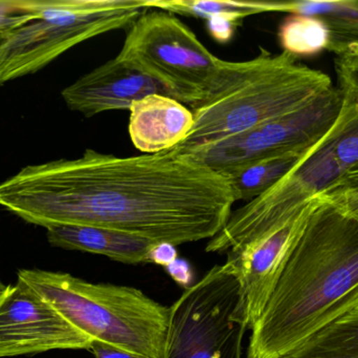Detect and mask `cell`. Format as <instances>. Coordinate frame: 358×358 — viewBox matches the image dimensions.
Instances as JSON below:
<instances>
[{
    "label": "cell",
    "instance_id": "obj_1",
    "mask_svg": "<svg viewBox=\"0 0 358 358\" xmlns=\"http://www.w3.org/2000/svg\"><path fill=\"white\" fill-rule=\"evenodd\" d=\"M235 203L227 176L172 151L86 149L25 166L0 184V206L29 224L102 227L174 246L214 237Z\"/></svg>",
    "mask_w": 358,
    "mask_h": 358
},
{
    "label": "cell",
    "instance_id": "obj_2",
    "mask_svg": "<svg viewBox=\"0 0 358 358\" xmlns=\"http://www.w3.org/2000/svg\"><path fill=\"white\" fill-rule=\"evenodd\" d=\"M317 203L250 334L246 358H278L358 309V221Z\"/></svg>",
    "mask_w": 358,
    "mask_h": 358
},
{
    "label": "cell",
    "instance_id": "obj_3",
    "mask_svg": "<svg viewBox=\"0 0 358 358\" xmlns=\"http://www.w3.org/2000/svg\"><path fill=\"white\" fill-rule=\"evenodd\" d=\"M334 86L327 74L286 52L261 48L250 60H221L210 88L191 106V132L171 151L183 155L241 134L303 109Z\"/></svg>",
    "mask_w": 358,
    "mask_h": 358
},
{
    "label": "cell",
    "instance_id": "obj_4",
    "mask_svg": "<svg viewBox=\"0 0 358 358\" xmlns=\"http://www.w3.org/2000/svg\"><path fill=\"white\" fill-rule=\"evenodd\" d=\"M18 280L92 340L149 358L162 357L169 308L141 290L36 269L19 271Z\"/></svg>",
    "mask_w": 358,
    "mask_h": 358
},
{
    "label": "cell",
    "instance_id": "obj_5",
    "mask_svg": "<svg viewBox=\"0 0 358 358\" xmlns=\"http://www.w3.org/2000/svg\"><path fill=\"white\" fill-rule=\"evenodd\" d=\"M146 0H54L41 15L0 37V86L37 73L73 46L129 27Z\"/></svg>",
    "mask_w": 358,
    "mask_h": 358
},
{
    "label": "cell",
    "instance_id": "obj_6",
    "mask_svg": "<svg viewBox=\"0 0 358 358\" xmlns=\"http://www.w3.org/2000/svg\"><path fill=\"white\" fill-rule=\"evenodd\" d=\"M246 331L239 279L216 265L170 307L161 358H242Z\"/></svg>",
    "mask_w": 358,
    "mask_h": 358
},
{
    "label": "cell",
    "instance_id": "obj_7",
    "mask_svg": "<svg viewBox=\"0 0 358 358\" xmlns=\"http://www.w3.org/2000/svg\"><path fill=\"white\" fill-rule=\"evenodd\" d=\"M117 57L189 106L201 100L222 60L176 15L161 10L146 11L128 27Z\"/></svg>",
    "mask_w": 358,
    "mask_h": 358
},
{
    "label": "cell",
    "instance_id": "obj_8",
    "mask_svg": "<svg viewBox=\"0 0 358 358\" xmlns=\"http://www.w3.org/2000/svg\"><path fill=\"white\" fill-rule=\"evenodd\" d=\"M342 106L343 94L334 86L299 111L183 155L225 176L252 162L313 146L331 130Z\"/></svg>",
    "mask_w": 358,
    "mask_h": 358
},
{
    "label": "cell",
    "instance_id": "obj_9",
    "mask_svg": "<svg viewBox=\"0 0 358 358\" xmlns=\"http://www.w3.org/2000/svg\"><path fill=\"white\" fill-rule=\"evenodd\" d=\"M340 126L338 116L331 130L281 180L231 212L221 231L238 233L279 224L338 182L347 172L336 153Z\"/></svg>",
    "mask_w": 358,
    "mask_h": 358
},
{
    "label": "cell",
    "instance_id": "obj_10",
    "mask_svg": "<svg viewBox=\"0 0 358 358\" xmlns=\"http://www.w3.org/2000/svg\"><path fill=\"white\" fill-rule=\"evenodd\" d=\"M92 343L24 282L18 280L0 296V358L84 350Z\"/></svg>",
    "mask_w": 358,
    "mask_h": 358
},
{
    "label": "cell",
    "instance_id": "obj_11",
    "mask_svg": "<svg viewBox=\"0 0 358 358\" xmlns=\"http://www.w3.org/2000/svg\"><path fill=\"white\" fill-rule=\"evenodd\" d=\"M152 94L169 96L161 84L117 57L82 76L61 92L67 107L86 118L105 111H129L134 101Z\"/></svg>",
    "mask_w": 358,
    "mask_h": 358
},
{
    "label": "cell",
    "instance_id": "obj_12",
    "mask_svg": "<svg viewBox=\"0 0 358 358\" xmlns=\"http://www.w3.org/2000/svg\"><path fill=\"white\" fill-rule=\"evenodd\" d=\"M129 111L130 139L144 155L176 149L189 136L194 125L193 111L166 95H148L134 101Z\"/></svg>",
    "mask_w": 358,
    "mask_h": 358
},
{
    "label": "cell",
    "instance_id": "obj_13",
    "mask_svg": "<svg viewBox=\"0 0 358 358\" xmlns=\"http://www.w3.org/2000/svg\"><path fill=\"white\" fill-rule=\"evenodd\" d=\"M48 243L52 247L101 254L124 264L149 263L151 248L157 242L131 233L84 225L48 227Z\"/></svg>",
    "mask_w": 358,
    "mask_h": 358
},
{
    "label": "cell",
    "instance_id": "obj_14",
    "mask_svg": "<svg viewBox=\"0 0 358 358\" xmlns=\"http://www.w3.org/2000/svg\"><path fill=\"white\" fill-rule=\"evenodd\" d=\"M273 12L315 16L329 29L328 50L336 56L358 48V1L357 0H301L273 2Z\"/></svg>",
    "mask_w": 358,
    "mask_h": 358
},
{
    "label": "cell",
    "instance_id": "obj_15",
    "mask_svg": "<svg viewBox=\"0 0 358 358\" xmlns=\"http://www.w3.org/2000/svg\"><path fill=\"white\" fill-rule=\"evenodd\" d=\"M315 145L271 156L225 174L231 183L236 202H250L262 195L288 174Z\"/></svg>",
    "mask_w": 358,
    "mask_h": 358
},
{
    "label": "cell",
    "instance_id": "obj_16",
    "mask_svg": "<svg viewBox=\"0 0 358 358\" xmlns=\"http://www.w3.org/2000/svg\"><path fill=\"white\" fill-rule=\"evenodd\" d=\"M278 358H358V309L332 322Z\"/></svg>",
    "mask_w": 358,
    "mask_h": 358
},
{
    "label": "cell",
    "instance_id": "obj_17",
    "mask_svg": "<svg viewBox=\"0 0 358 358\" xmlns=\"http://www.w3.org/2000/svg\"><path fill=\"white\" fill-rule=\"evenodd\" d=\"M280 44L283 52L296 57H311L328 50L329 29L322 19L315 16L292 14L279 27Z\"/></svg>",
    "mask_w": 358,
    "mask_h": 358
},
{
    "label": "cell",
    "instance_id": "obj_18",
    "mask_svg": "<svg viewBox=\"0 0 358 358\" xmlns=\"http://www.w3.org/2000/svg\"><path fill=\"white\" fill-rule=\"evenodd\" d=\"M149 10H161L174 15L208 19L229 15L244 19L250 15L273 12L271 1H233V0H146Z\"/></svg>",
    "mask_w": 358,
    "mask_h": 358
},
{
    "label": "cell",
    "instance_id": "obj_19",
    "mask_svg": "<svg viewBox=\"0 0 358 358\" xmlns=\"http://www.w3.org/2000/svg\"><path fill=\"white\" fill-rule=\"evenodd\" d=\"M54 0H0V37L37 18Z\"/></svg>",
    "mask_w": 358,
    "mask_h": 358
},
{
    "label": "cell",
    "instance_id": "obj_20",
    "mask_svg": "<svg viewBox=\"0 0 358 358\" xmlns=\"http://www.w3.org/2000/svg\"><path fill=\"white\" fill-rule=\"evenodd\" d=\"M358 221V184H334L319 195Z\"/></svg>",
    "mask_w": 358,
    "mask_h": 358
},
{
    "label": "cell",
    "instance_id": "obj_21",
    "mask_svg": "<svg viewBox=\"0 0 358 358\" xmlns=\"http://www.w3.org/2000/svg\"><path fill=\"white\" fill-rule=\"evenodd\" d=\"M338 88L358 92V48L338 55L334 60Z\"/></svg>",
    "mask_w": 358,
    "mask_h": 358
},
{
    "label": "cell",
    "instance_id": "obj_22",
    "mask_svg": "<svg viewBox=\"0 0 358 358\" xmlns=\"http://www.w3.org/2000/svg\"><path fill=\"white\" fill-rule=\"evenodd\" d=\"M241 19L229 15H218L206 19L208 33L215 41L219 43H227L231 41L236 29Z\"/></svg>",
    "mask_w": 358,
    "mask_h": 358
},
{
    "label": "cell",
    "instance_id": "obj_23",
    "mask_svg": "<svg viewBox=\"0 0 358 358\" xmlns=\"http://www.w3.org/2000/svg\"><path fill=\"white\" fill-rule=\"evenodd\" d=\"M168 275L178 285L189 289L194 285V273L191 264L185 259H176L173 263L166 267Z\"/></svg>",
    "mask_w": 358,
    "mask_h": 358
},
{
    "label": "cell",
    "instance_id": "obj_24",
    "mask_svg": "<svg viewBox=\"0 0 358 358\" xmlns=\"http://www.w3.org/2000/svg\"><path fill=\"white\" fill-rule=\"evenodd\" d=\"M178 258V249L173 244L157 242L151 248L148 262L159 266L168 267Z\"/></svg>",
    "mask_w": 358,
    "mask_h": 358
},
{
    "label": "cell",
    "instance_id": "obj_25",
    "mask_svg": "<svg viewBox=\"0 0 358 358\" xmlns=\"http://www.w3.org/2000/svg\"><path fill=\"white\" fill-rule=\"evenodd\" d=\"M90 350L96 358H149L99 340H92Z\"/></svg>",
    "mask_w": 358,
    "mask_h": 358
},
{
    "label": "cell",
    "instance_id": "obj_26",
    "mask_svg": "<svg viewBox=\"0 0 358 358\" xmlns=\"http://www.w3.org/2000/svg\"><path fill=\"white\" fill-rule=\"evenodd\" d=\"M334 184H358V162L352 167L349 168L346 174Z\"/></svg>",
    "mask_w": 358,
    "mask_h": 358
},
{
    "label": "cell",
    "instance_id": "obj_27",
    "mask_svg": "<svg viewBox=\"0 0 358 358\" xmlns=\"http://www.w3.org/2000/svg\"><path fill=\"white\" fill-rule=\"evenodd\" d=\"M6 285H3V284L1 283V282H0V296H2V294H4V291H6Z\"/></svg>",
    "mask_w": 358,
    "mask_h": 358
}]
</instances>
